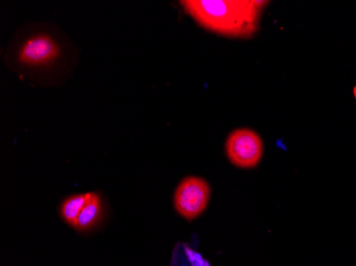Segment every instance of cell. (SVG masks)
<instances>
[{"label": "cell", "mask_w": 356, "mask_h": 266, "mask_svg": "<svg viewBox=\"0 0 356 266\" xmlns=\"http://www.w3.org/2000/svg\"><path fill=\"white\" fill-rule=\"evenodd\" d=\"M226 155L229 161L241 169H253L263 158L261 137L253 130L237 129L226 140Z\"/></svg>", "instance_id": "3957f363"}, {"label": "cell", "mask_w": 356, "mask_h": 266, "mask_svg": "<svg viewBox=\"0 0 356 266\" xmlns=\"http://www.w3.org/2000/svg\"><path fill=\"white\" fill-rule=\"evenodd\" d=\"M90 196H91V192H88V193L69 196L64 199L63 203L60 206V215L67 225L75 227L78 216L89 201Z\"/></svg>", "instance_id": "8992f818"}, {"label": "cell", "mask_w": 356, "mask_h": 266, "mask_svg": "<svg viewBox=\"0 0 356 266\" xmlns=\"http://www.w3.org/2000/svg\"><path fill=\"white\" fill-rule=\"evenodd\" d=\"M353 93H354V97L356 98V85H355V88H354Z\"/></svg>", "instance_id": "52a82bcc"}, {"label": "cell", "mask_w": 356, "mask_h": 266, "mask_svg": "<svg viewBox=\"0 0 356 266\" xmlns=\"http://www.w3.org/2000/svg\"><path fill=\"white\" fill-rule=\"evenodd\" d=\"M102 212H103V205H102L101 197L95 192H91L89 201L86 203L83 211L80 212L74 228L77 231L81 232L92 229L101 219Z\"/></svg>", "instance_id": "5b68a950"}, {"label": "cell", "mask_w": 356, "mask_h": 266, "mask_svg": "<svg viewBox=\"0 0 356 266\" xmlns=\"http://www.w3.org/2000/svg\"><path fill=\"white\" fill-rule=\"evenodd\" d=\"M266 1L254 0H186L185 11L200 26L231 38H250L255 33Z\"/></svg>", "instance_id": "6da1fadb"}, {"label": "cell", "mask_w": 356, "mask_h": 266, "mask_svg": "<svg viewBox=\"0 0 356 266\" xmlns=\"http://www.w3.org/2000/svg\"><path fill=\"white\" fill-rule=\"evenodd\" d=\"M61 55V48L51 35L41 33L28 38L19 49L17 58L23 65H48Z\"/></svg>", "instance_id": "277c9868"}, {"label": "cell", "mask_w": 356, "mask_h": 266, "mask_svg": "<svg viewBox=\"0 0 356 266\" xmlns=\"http://www.w3.org/2000/svg\"><path fill=\"white\" fill-rule=\"evenodd\" d=\"M209 183L203 178L190 177L181 180L174 193V207L187 221L197 219L209 203Z\"/></svg>", "instance_id": "7a4b0ae2"}]
</instances>
